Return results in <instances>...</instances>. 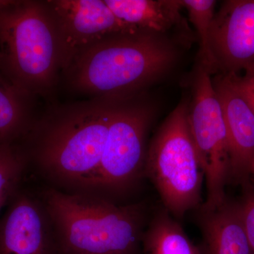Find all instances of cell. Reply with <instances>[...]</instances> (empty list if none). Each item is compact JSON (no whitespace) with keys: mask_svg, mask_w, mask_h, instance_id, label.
I'll use <instances>...</instances> for the list:
<instances>
[{"mask_svg":"<svg viewBox=\"0 0 254 254\" xmlns=\"http://www.w3.org/2000/svg\"><path fill=\"white\" fill-rule=\"evenodd\" d=\"M28 97L0 77V143H14L24 132L27 126Z\"/></svg>","mask_w":254,"mask_h":254,"instance_id":"9a60e30c","label":"cell"},{"mask_svg":"<svg viewBox=\"0 0 254 254\" xmlns=\"http://www.w3.org/2000/svg\"><path fill=\"white\" fill-rule=\"evenodd\" d=\"M133 98L120 100L115 107L98 172L97 190L123 191L144 173L145 138L152 111Z\"/></svg>","mask_w":254,"mask_h":254,"instance_id":"52a82bcc","label":"cell"},{"mask_svg":"<svg viewBox=\"0 0 254 254\" xmlns=\"http://www.w3.org/2000/svg\"><path fill=\"white\" fill-rule=\"evenodd\" d=\"M203 254H254L239 200L227 198L212 210L198 209Z\"/></svg>","mask_w":254,"mask_h":254,"instance_id":"7c38bea8","label":"cell"},{"mask_svg":"<svg viewBox=\"0 0 254 254\" xmlns=\"http://www.w3.org/2000/svg\"><path fill=\"white\" fill-rule=\"evenodd\" d=\"M120 100L94 98L57 110L37 150L45 170L62 183L97 190L109 127Z\"/></svg>","mask_w":254,"mask_h":254,"instance_id":"7a4b0ae2","label":"cell"},{"mask_svg":"<svg viewBox=\"0 0 254 254\" xmlns=\"http://www.w3.org/2000/svg\"><path fill=\"white\" fill-rule=\"evenodd\" d=\"M242 196L239 200L242 208V217L247 237L254 254V180L244 184Z\"/></svg>","mask_w":254,"mask_h":254,"instance_id":"ac0fdd59","label":"cell"},{"mask_svg":"<svg viewBox=\"0 0 254 254\" xmlns=\"http://www.w3.org/2000/svg\"><path fill=\"white\" fill-rule=\"evenodd\" d=\"M192 88L189 126L206 183V199L200 208L212 210L227 198L225 187L229 185L230 158L226 126L212 76L199 66Z\"/></svg>","mask_w":254,"mask_h":254,"instance_id":"8992f818","label":"cell"},{"mask_svg":"<svg viewBox=\"0 0 254 254\" xmlns=\"http://www.w3.org/2000/svg\"><path fill=\"white\" fill-rule=\"evenodd\" d=\"M210 41L219 73H239L253 66L254 0L223 1L214 16Z\"/></svg>","mask_w":254,"mask_h":254,"instance_id":"9c48e42d","label":"cell"},{"mask_svg":"<svg viewBox=\"0 0 254 254\" xmlns=\"http://www.w3.org/2000/svg\"><path fill=\"white\" fill-rule=\"evenodd\" d=\"M141 254H203L164 207L153 214L143 232Z\"/></svg>","mask_w":254,"mask_h":254,"instance_id":"5bb4252c","label":"cell"},{"mask_svg":"<svg viewBox=\"0 0 254 254\" xmlns=\"http://www.w3.org/2000/svg\"><path fill=\"white\" fill-rule=\"evenodd\" d=\"M177 57L175 42L168 37L142 30L123 32L87 48L64 73L78 93L129 99L170 71Z\"/></svg>","mask_w":254,"mask_h":254,"instance_id":"6da1fadb","label":"cell"},{"mask_svg":"<svg viewBox=\"0 0 254 254\" xmlns=\"http://www.w3.org/2000/svg\"><path fill=\"white\" fill-rule=\"evenodd\" d=\"M14 1V0H0V9L12 4Z\"/></svg>","mask_w":254,"mask_h":254,"instance_id":"ffe728a7","label":"cell"},{"mask_svg":"<svg viewBox=\"0 0 254 254\" xmlns=\"http://www.w3.org/2000/svg\"><path fill=\"white\" fill-rule=\"evenodd\" d=\"M252 177L254 180V160L253 165H252Z\"/></svg>","mask_w":254,"mask_h":254,"instance_id":"44dd1931","label":"cell"},{"mask_svg":"<svg viewBox=\"0 0 254 254\" xmlns=\"http://www.w3.org/2000/svg\"><path fill=\"white\" fill-rule=\"evenodd\" d=\"M188 108L182 102L159 128L147 150L144 168L164 208L178 219L203 204L204 174L190 135Z\"/></svg>","mask_w":254,"mask_h":254,"instance_id":"5b68a950","label":"cell"},{"mask_svg":"<svg viewBox=\"0 0 254 254\" xmlns=\"http://www.w3.org/2000/svg\"><path fill=\"white\" fill-rule=\"evenodd\" d=\"M180 2L182 8L188 11L190 21L196 31L199 45L198 66L208 71L211 76L218 74V64L214 57L210 41V32L215 14L216 1L213 0H180Z\"/></svg>","mask_w":254,"mask_h":254,"instance_id":"2e32d148","label":"cell"},{"mask_svg":"<svg viewBox=\"0 0 254 254\" xmlns=\"http://www.w3.org/2000/svg\"><path fill=\"white\" fill-rule=\"evenodd\" d=\"M226 126L230 169L229 184L242 186L252 177L254 160V113L226 76H212Z\"/></svg>","mask_w":254,"mask_h":254,"instance_id":"8fae6325","label":"cell"},{"mask_svg":"<svg viewBox=\"0 0 254 254\" xmlns=\"http://www.w3.org/2000/svg\"><path fill=\"white\" fill-rule=\"evenodd\" d=\"M120 21L137 29L168 37L171 31L187 35L180 0H105Z\"/></svg>","mask_w":254,"mask_h":254,"instance_id":"4fadbf2b","label":"cell"},{"mask_svg":"<svg viewBox=\"0 0 254 254\" xmlns=\"http://www.w3.org/2000/svg\"><path fill=\"white\" fill-rule=\"evenodd\" d=\"M46 2L56 28L60 70L64 71L78 55L106 37L139 30L120 21L105 0H49Z\"/></svg>","mask_w":254,"mask_h":254,"instance_id":"ba28073f","label":"cell"},{"mask_svg":"<svg viewBox=\"0 0 254 254\" xmlns=\"http://www.w3.org/2000/svg\"><path fill=\"white\" fill-rule=\"evenodd\" d=\"M244 74L222 73L226 76L230 84L245 100L254 113V65L244 70Z\"/></svg>","mask_w":254,"mask_h":254,"instance_id":"d6986e66","label":"cell"},{"mask_svg":"<svg viewBox=\"0 0 254 254\" xmlns=\"http://www.w3.org/2000/svg\"><path fill=\"white\" fill-rule=\"evenodd\" d=\"M0 69L28 96L46 95L55 88L59 44L46 1H15L0 9Z\"/></svg>","mask_w":254,"mask_h":254,"instance_id":"277c9868","label":"cell"},{"mask_svg":"<svg viewBox=\"0 0 254 254\" xmlns=\"http://www.w3.org/2000/svg\"><path fill=\"white\" fill-rule=\"evenodd\" d=\"M0 218V254H61L45 213L19 188Z\"/></svg>","mask_w":254,"mask_h":254,"instance_id":"30bf717a","label":"cell"},{"mask_svg":"<svg viewBox=\"0 0 254 254\" xmlns=\"http://www.w3.org/2000/svg\"><path fill=\"white\" fill-rule=\"evenodd\" d=\"M47 208L61 254H141V205L120 206L99 197L52 191Z\"/></svg>","mask_w":254,"mask_h":254,"instance_id":"3957f363","label":"cell"},{"mask_svg":"<svg viewBox=\"0 0 254 254\" xmlns=\"http://www.w3.org/2000/svg\"><path fill=\"white\" fill-rule=\"evenodd\" d=\"M25 165L24 155L14 143H0V212L19 188Z\"/></svg>","mask_w":254,"mask_h":254,"instance_id":"e0dca14e","label":"cell"}]
</instances>
